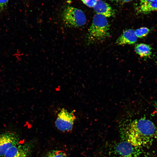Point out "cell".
<instances>
[{
  "label": "cell",
  "mask_w": 157,
  "mask_h": 157,
  "mask_svg": "<svg viewBox=\"0 0 157 157\" xmlns=\"http://www.w3.org/2000/svg\"><path fill=\"white\" fill-rule=\"evenodd\" d=\"M134 147L129 142H120L113 150L110 157H136Z\"/></svg>",
  "instance_id": "obj_6"
},
{
  "label": "cell",
  "mask_w": 157,
  "mask_h": 157,
  "mask_svg": "<svg viewBox=\"0 0 157 157\" xmlns=\"http://www.w3.org/2000/svg\"><path fill=\"white\" fill-rule=\"evenodd\" d=\"M138 12L147 14L157 10V0H140Z\"/></svg>",
  "instance_id": "obj_10"
},
{
  "label": "cell",
  "mask_w": 157,
  "mask_h": 157,
  "mask_svg": "<svg viewBox=\"0 0 157 157\" xmlns=\"http://www.w3.org/2000/svg\"><path fill=\"white\" fill-rule=\"evenodd\" d=\"M29 148L27 145L19 143L9 148L4 157H28Z\"/></svg>",
  "instance_id": "obj_7"
},
{
  "label": "cell",
  "mask_w": 157,
  "mask_h": 157,
  "mask_svg": "<svg viewBox=\"0 0 157 157\" xmlns=\"http://www.w3.org/2000/svg\"><path fill=\"white\" fill-rule=\"evenodd\" d=\"M97 13L106 17H109L114 15L113 10L110 5L102 0H97L96 4L93 7Z\"/></svg>",
  "instance_id": "obj_9"
},
{
  "label": "cell",
  "mask_w": 157,
  "mask_h": 157,
  "mask_svg": "<svg viewBox=\"0 0 157 157\" xmlns=\"http://www.w3.org/2000/svg\"><path fill=\"white\" fill-rule=\"evenodd\" d=\"M155 110L157 114V101L156 102V103L155 104Z\"/></svg>",
  "instance_id": "obj_16"
},
{
  "label": "cell",
  "mask_w": 157,
  "mask_h": 157,
  "mask_svg": "<svg viewBox=\"0 0 157 157\" xmlns=\"http://www.w3.org/2000/svg\"><path fill=\"white\" fill-rule=\"evenodd\" d=\"M49 157H67L66 153L61 150H54L48 155Z\"/></svg>",
  "instance_id": "obj_13"
},
{
  "label": "cell",
  "mask_w": 157,
  "mask_h": 157,
  "mask_svg": "<svg viewBox=\"0 0 157 157\" xmlns=\"http://www.w3.org/2000/svg\"><path fill=\"white\" fill-rule=\"evenodd\" d=\"M9 0H0V12L3 10L6 6Z\"/></svg>",
  "instance_id": "obj_15"
},
{
  "label": "cell",
  "mask_w": 157,
  "mask_h": 157,
  "mask_svg": "<svg viewBox=\"0 0 157 157\" xmlns=\"http://www.w3.org/2000/svg\"><path fill=\"white\" fill-rule=\"evenodd\" d=\"M125 2H127L131 1L132 0H123Z\"/></svg>",
  "instance_id": "obj_17"
},
{
  "label": "cell",
  "mask_w": 157,
  "mask_h": 157,
  "mask_svg": "<svg viewBox=\"0 0 157 157\" xmlns=\"http://www.w3.org/2000/svg\"><path fill=\"white\" fill-rule=\"evenodd\" d=\"M106 17L96 13L86 35L88 44L100 42L110 36V25Z\"/></svg>",
  "instance_id": "obj_2"
},
{
  "label": "cell",
  "mask_w": 157,
  "mask_h": 157,
  "mask_svg": "<svg viewBox=\"0 0 157 157\" xmlns=\"http://www.w3.org/2000/svg\"><path fill=\"white\" fill-rule=\"evenodd\" d=\"M111 0L118 1V0Z\"/></svg>",
  "instance_id": "obj_18"
},
{
  "label": "cell",
  "mask_w": 157,
  "mask_h": 157,
  "mask_svg": "<svg viewBox=\"0 0 157 157\" xmlns=\"http://www.w3.org/2000/svg\"><path fill=\"white\" fill-rule=\"evenodd\" d=\"M124 127L129 142L134 147L145 145L157 135V128L155 124L144 117L131 120Z\"/></svg>",
  "instance_id": "obj_1"
},
{
  "label": "cell",
  "mask_w": 157,
  "mask_h": 157,
  "mask_svg": "<svg viewBox=\"0 0 157 157\" xmlns=\"http://www.w3.org/2000/svg\"><path fill=\"white\" fill-rule=\"evenodd\" d=\"M46 157H49L47 155Z\"/></svg>",
  "instance_id": "obj_19"
},
{
  "label": "cell",
  "mask_w": 157,
  "mask_h": 157,
  "mask_svg": "<svg viewBox=\"0 0 157 157\" xmlns=\"http://www.w3.org/2000/svg\"><path fill=\"white\" fill-rule=\"evenodd\" d=\"M19 142V138L14 133L7 132L0 135V157H4L7 150Z\"/></svg>",
  "instance_id": "obj_5"
},
{
  "label": "cell",
  "mask_w": 157,
  "mask_h": 157,
  "mask_svg": "<svg viewBox=\"0 0 157 157\" xmlns=\"http://www.w3.org/2000/svg\"><path fill=\"white\" fill-rule=\"evenodd\" d=\"M138 38L135 34V30L129 29L124 31L117 39L115 43L119 45L131 44L137 41Z\"/></svg>",
  "instance_id": "obj_8"
},
{
  "label": "cell",
  "mask_w": 157,
  "mask_h": 157,
  "mask_svg": "<svg viewBox=\"0 0 157 157\" xmlns=\"http://www.w3.org/2000/svg\"><path fill=\"white\" fill-rule=\"evenodd\" d=\"M136 53L141 57H149L151 54V48L149 45L144 43L137 44L135 47Z\"/></svg>",
  "instance_id": "obj_11"
},
{
  "label": "cell",
  "mask_w": 157,
  "mask_h": 157,
  "mask_svg": "<svg viewBox=\"0 0 157 157\" xmlns=\"http://www.w3.org/2000/svg\"><path fill=\"white\" fill-rule=\"evenodd\" d=\"M61 18L64 25L69 28H77L84 26L86 22L84 13L81 9L68 6L63 9Z\"/></svg>",
  "instance_id": "obj_3"
},
{
  "label": "cell",
  "mask_w": 157,
  "mask_h": 157,
  "mask_svg": "<svg viewBox=\"0 0 157 157\" xmlns=\"http://www.w3.org/2000/svg\"><path fill=\"white\" fill-rule=\"evenodd\" d=\"M150 31L146 27H142L135 30V34L137 38H142L146 36Z\"/></svg>",
  "instance_id": "obj_12"
},
{
  "label": "cell",
  "mask_w": 157,
  "mask_h": 157,
  "mask_svg": "<svg viewBox=\"0 0 157 157\" xmlns=\"http://www.w3.org/2000/svg\"><path fill=\"white\" fill-rule=\"evenodd\" d=\"M86 5L89 7H93L96 3L97 0H81Z\"/></svg>",
  "instance_id": "obj_14"
},
{
  "label": "cell",
  "mask_w": 157,
  "mask_h": 157,
  "mask_svg": "<svg viewBox=\"0 0 157 157\" xmlns=\"http://www.w3.org/2000/svg\"><path fill=\"white\" fill-rule=\"evenodd\" d=\"M76 117L73 111L69 112L62 108L58 113L55 122L56 128L63 132L72 131Z\"/></svg>",
  "instance_id": "obj_4"
}]
</instances>
